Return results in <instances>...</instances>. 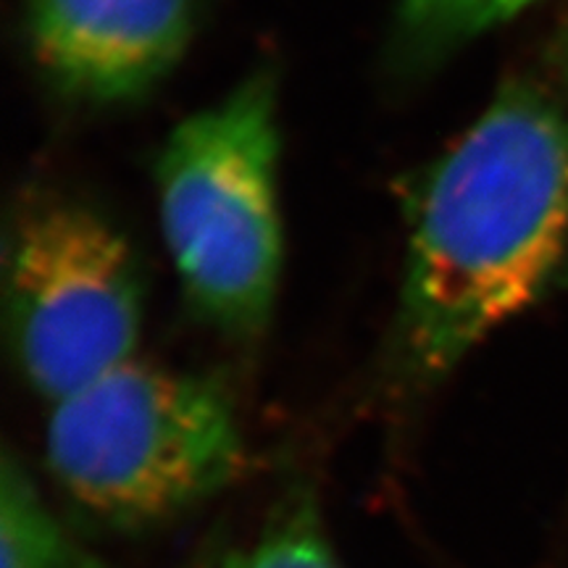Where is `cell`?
Returning a JSON list of instances; mask_svg holds the SVG:
<instances>
[{"label": "cell", "mask_w": 568, "mask_h": 568, "mask_svg": "<svg viewBox=\"0 0 568 568\" xmlns=\"http://www.w3.org/2000/svg\"><path fill=\"white\" fill-rule=\"evenodd\" d=\"M568 266V113L510 82L408 205L395 358L432 385L550 293Z\"/></svg>", "instance_id": "obj_1"}, {"label": "cell", "mask_w": 568, "mask_h": 568, "mask_svg": "<svg viewBox=\"0 0 568 568\" xmlns=\"http://www.w3.org/2000/svg\"><path fill=\"white\" fill-rule=\"evenodd\" d=\"M155 197L193 314L230 339L258 337L284 261L280 122L268 71L174 126L155 161Z\"/></svg>", "instance_id": "obj_2"}, {"label": "cell", "mask_w": 568, "mask_h": 568, "mask_svg": "<svg viewBox=\"0 0 568 568\" xmlns=\"http://www.w3.org/2000/svg\"><path fill=\"white\" fill-rule=\"evenodd\" d=\"M45 456L88 514L148 529L230 487L245 435L222 382L132 358L53 403Z\"/></svg>", "instance_id": "obj_3"}, {"label": "cell", "mask_w": 568, "mask_h": 568, "mask_svg": "<svg viewBox=\"0 0 568 568\" xmlns=\"http://www.w3.org/2000/svg\"><path fill=\"white\" fill-rule=\"evenodd\" d=\"M6 326L21 374L51 406L138 358L142 282L124 234L80 201L19 213Z\"/></svg>", "instance_id": "obj_4"}, {"label": "cell", "mask_w": 568, "mask_h": 568, "mask_svg": "<svg viewBox=\"0 0 568 568\" xmlns=\"http://www.w3.org/2000/svg\"><path fill=\"white\" fill-rule=\"evenodd\" d=\"M195 0H27V38L71 101L119 105L159 88L187 53Z\"/></svg>", "instance_id": "obj_5"}, {"label": "cell", "mask_w": 568, "mask_h": 568, "mask_svg": "<svg viewBox=\"0 0 568 568\" xmlns=\"http://www.w3.org/2000/svg\"><path fill=\"white\" fill-rule=\"evenodd\" d=\"M0 552L3 568H109L67 535L11 453L0 474Z\"/></svg>", "instance_id": "obj_6"}, {"label": "cell", "mask_w": 568, "mask_h": 568, "mask_svg": "<svg viewBox=\"0 0 568 568\" xmlns=\"http://www.w3.org/2000/svg\"><path fill=\"white\" fill-rule=\"evenodd\" d=\"M535 3L539 0H397L400 42L418 61L439 59Z\"/></svg>", "instance_id": "obj_7"}, {"label": "cell", "mask_w": 568, "mask_h": 568, "mask_svg": "<svg viewBox=\"0 0 568 568\" xmlns=\"http://www.w3.org/2000/svg\"><path fill=\"white\" fill-rule=\"evenodd\" d=\"M226 568H339L311 503L276 518L258 542L234 556Z\"/></svg>", "instance_id": "obj_8"}]
</instances>
